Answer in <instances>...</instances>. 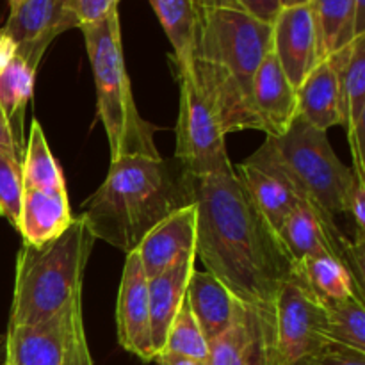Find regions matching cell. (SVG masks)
<instances>
[{"label": "cell", "instance_id": "42", "mask_svg": "<svg viewBox=\"0 0 365 365\" xmlns=\"http://www.w3.org/2000/svg\"><path fill=\"white\" fill-rule=\"evenodd\" d=\"M0 365H7L6 360H0Z\"/></svg>", "mask_w": 365, "mask_h": 365}, {"label": "cell", "instance_id": "7", "mask_svg": "<svg viewBox=\"0 0 365 365\" xmlns=\"http://www.w3.org/2000/svg\"><path fill=\"white\" fill-rule=\"evenodd\" d=\"M327 307L294 269L274 302L269 365H309L330 344Z\"/></svg>", "mask_w": 365, "mask_h": 365}, {"label": "cell", "instance_id": "25", "mask_svg": "<svg viewBox=\"0 0 365 365\" xmlns=\"http://www.w3.org/2000/svg\"><path fill=\"white\" fill-rule=\"evenodd\" d=\"M310 9L316 24L321 61L356 38L355 0H310Z\"/></svg>", "mask_w": 365, "mask_h": 365}, {"label": "cell", "instance_id": "34", "mask_svg": "<svg viewBox=\"0 0 365 365\" xmlns=\"http://www.w3.org/2000/svg\"><path fill=\"white\" fill-rule=\"evenodd\" d=\"M365 180L356 175V182L351 189V195L348 200V209L346 214L351 217L353 227H355V241H365Z\"/></svg>", "mask_w": 365, "mask_h": 365}, {"label": "cell", "instance_id": "5", "mask_svg": "<svg viewBox=\"0 0 365 365\" xmlns=\"http://www.w3.org/2000/svg\"><path fill=\"white\" fill-rule=\"evenodd\" d=\"M95 237L82 216L43 246L21 245L9 327L43 323L82 303V282Z\"/></svg>", "mask_w": 365, "mask_h": 365}, {"label": "cell", "instance_id": "39", "mask_svg": "<svg viewBox=\"0 0 365 365\" xmlns=\"http://www.w3.org/2000/svg\"><path fill=\"white\" fill-rule=\"evenodd\" d=\"M307 4H310V0H280V6H282V9H284V7L307 6Z\"/></svg>", "mask_w": 365, "mask_h": 365}, {"label": "cell", "instance_id": "6", "mask_svg": "<svg viewBox=\"0 0 365 365\" xmlns=\"http://www.w3.org/2000/svg\"><path fill=\"white\" fill-rule=\"evenodd\" d=\"M81 31L93 68L98 116L109 139L110 163L135 155L159 159L153 139L155 127L141 118L132 96L118 9Z\"/></svg>", "mask_w": 365, "mask_h": 365}, {"label": "cell", "instance_id": "29", "mask_svg": "<svg viewBox=\"0 0 365 365\" xmlns=\"http://www.w3.org/2000/svg\"><path fill=\"white\" fill-rule=\"evenodd\" d=\"M160 353H173V355L189 356V359L202 360L205 362L209 355V342L203 335L202 328L196 323L187 302L184 299L180 310L175 316L168 331L166 344Z\"/></svg>", "mask_w": 365, "mask_h": 365}, {"label": "cell", "instance_id": "33", "mask_svg": "<svg viewBox=\"0 0 365 365\" xmlns=\"http://www.w3.org/2000/svg\"><path fill=\"white\" fill-rule=\"evenodd\" d=\"M309 365H365V353L330 342Z\"/></svg>", "mask_w": 365, "mask_h": 365}, {"label": "cell", "instance_id": "26", "mask_svg": "<svg viewBox=\"0 0 365 365\" xmlns=\"http://www.w3.org/2000/svg\"><path fill=\"white\" fill-rule=\"evenodd\" d=\"M21 178L24 189L38 191H66V180L63 177L56 157L52 155L43 128L38 120L32 121L27 145L21 155Z\"/></svg>", "mask_w": 365, "mask_h": 365}, {"label": "cell", "instance_id": "9", "mask_svg": "<svg viewBox=\"0 0 365 365\" xmlns=\"http://www.w3.org/2000/svg\"><path fill=\"white\" fill-rule=\"evenodd\" d=\"M7 365H93L82 303L43 323L7 327Z\"/></svg>", "mask_w": 365, "mask_h": 365}, {"label": "cell", "instance_id": "20", "mask_svg": "<svg viewBox=\"0 0 365 365\" xmlns=\"http://www.w3.org/2000/svg\"><path fill=\"white\" fill-rule=\"evenodd\" d=\"M298 116L321 132L344 123L341 78L330 59H323L296 89Z\"/></svg>", "mask_w": 365, "mask_h": 365}, {"label": "cell", "instance_id": "10", "mask_svg": "<svg viewBox=\"0 0 365 365\" xmlns=\"http://www.w3.org/2000/svg\"><path fill=\"white\" fill-rule=\"evenodd\" d=\"M118 342L143 362L155 360L150 327L148 277L135 252L127 253L116 305Z\"/></svg>", "mask_w": 365, "mask_h": 365}, {"label": "cell", "instance_id": "31", "mask_svg": "<svg viewBox=\"0 0 365 365\" xmlns=\"http://www.w3.org/2000/svg\"><path fill=\"white\" fill-rule=\"evenodd\" d=\"M200 9H234L273 25L280 14V0H196Z\"/></svg>", "mask_w": 365, "mask_h": 365}, {"label": "cell", "instance_id": "23", "mask_svg": "<svg viewBox=\"0 0 365 365\" xmlns=\"http://www.w3.org/2000/svg\"><path fill=\"white\" fill-rule=\"evenodd\" d=\"M173 45V64L177 70L191 66L198 31L200 7L196 0H148Z\"/></svg>", "mask_w": 365, "mask_h": 365}, {"label": "cell", "instance_id": "32", "mask_svg": "<svg viewBox=\"0 0 365 365\" xmlns=\"http://www.w3.org/2000/svg\"><path fill=\"white\" fill-rule=\"evenodd\" d=\"M120 0H66L68 16L73 21V27L81 29L106 18L118 9Z\"/></svg>", "mask_w": 365, "mask_h": 365}, {"label": "cell", "instance_id": "3", "mask_svg": "<svg viewBox=\"0 0 365 365\" xmlns=\"http://www.w3.org/2000/svg\"><path fill=\"white\" fill-rule=\"evenodd\" d=\"M191 203L189 173L177 159L121 157L110 163L81 216L93 237L130 253L153 227Z\"/></svg>", "mask_w": 365, "mask_h": 365}, {"label": "cell", "instance_id": "35", "mask_svg": "<svg viewBox=\"0 0 365 365\" xmlns=\"http://www.w3.org/2000/svg\"><path fill=\"white\" fill-rule=\"evenodd\" d=\"M0 152L7 153L11 157H16L20 160L21 155H24V148H21L20 143L14 138L13 128H11V123L7 120L6 113H4L2 106H0Z\"/></svg>", "mask_w": 365, "mask_h": 365}, {"label": "cell", "instance_id": "37", "mask_svg": "<svg viewBox=\"0 0 365 365\" xmlns=\"http://www.w3.org/2000/svg\"><path fill=\"white\" fill-rule=\"evenodd\" d=\"M155 360L159 362V365H207L205 362H202V360H195L182 355H173V353H159Z\"/></svg>", "mask_w": 365, "mask_h": 365}, {"label": "cell", "instance_id": "1", "mask_svg": "<svg viewBox=\"0 0 365 365\" xmlns=\"http://www.w3.org/2000/svg\"><path fill=\"white\" fill-rule=\"evenodd\" d=\"M196 257L207 273L253 309L274 316V302L294 266L235 173L191 177Z\"/></svg>", "mask_w": 365, "mask_h": 365}, {"label": "cell", "instance_id": "24", "mask_svg": "<svg viewBox=\"0 0 365 365\" xmlns=\"http://www.w3.org/2000/svg\"><path fill=\"white\" fill-rule=\"evenodd\" d=\"M234 173L239 178V182L245 185L246 192L250 195L257 210L266 217L267 223L278 234L285 217L292 212L299 200L280 180L250 166V164H237V166H234Z\"/></svg>", "mask_w": 365, "mask_h": 365}, {"label": "cell", "instance_id": "17", "mask_svg": "<svg viewBox=\"0 0 365 365\" xmlns=\"http://www.w3.org/2000/svg\"><path fill=\"white\" fill-rule=\"evenodd\" d=\"M278 237L294 267L310 257L330 253L351 271V264H349L351 241H339L307 203L299 202L292 209V212L285 217L284 225L278 230Z\"/></svg>", "mask_w": 365, "mask_h": 365}, {"label": "cell", "instance_id": "28", "mask_svg": "<svg viewBox=\"0 0 365 365\" xmlns=\"http://www.w3.org/2000/svg\"><path fill=\"white\" fill-rule=\"evenodd\" d=\"M327 307V331L330 342L365 353L364 298L351 296Z\"/></svg>", "mask_w": 365, "mask_h": 365}, {"label": "cell", "instance_id": "38", "mask_svg": "<svg viewBox=\"0 0 365 365\" xmlns=\"http://www.w3.org/2000/svg\"><path fill=\"white\" fill-rule=\"evenodd\" d=\"M365 34V0H355V36Z\"/></svg>", "mask_w": 365, "mask_h": 365}, {"label": "cell", "instance_id": "40", "mask_svg": "<svg viewBox=\"0 0 365 365\" xmlns=\"http://www.w3.org/2000/svg\"><path fill=\"white\" fill-rule=\"evenodd\" d=\"M0 360H6V335L0 334Z\"/></svg>", "mask_w": 365, "mask_h": 365}, {"label": "cell", "instance_id": "36", "mask_svg": "<svg viewBox=\"0 0 365 365\" xmlns=\"http://www.w3.org/2000/svg\"><path fill=\"white\" fill-rule=\"evenodd\" d=\"M16 43L11 39V36L0 27V73L9 66L11 61L16 57Z\"/></svg>", "mask_w": 365, "mask_h": 365}, {"label": "cell", "instance_id": "11", "mask_svg": "<svg viewBox=\"0 0 365 365\" xmlns=\"http://www.w3.org/2000/svg\"><path fill=\"white\" fill-rule=\"evenodd\" d=\"M64 2L66 0H21L9 11V18L2 27L16 43V56L34 71L50 43L61 32L73 29Z\"/></svg>", "mask_w": 365, "mask_h": 365}, {"label": "cell", "instance_id": "2", "mask_svg": "<svg viewBox=\"0 0 365 365\" xmlns=\"http://www.w3.org/2000/svg\"><path fill=\"white\" fill-rule=\"evenodd\" d=\"M271 48V24L234 9H200L191 66L178 71L191 75L225 135L262 130L253 109L252 82Z\"/></svg>", "mask_w": 365, "mask_h": 365}, {"label": "cell", "instance_id": "30", "mask_svg": "<svg viewBox=\"0 0 365 365\" xmlns=\"http://www.w3.org/2000/svg\"><path fill=\"white\" fill-rule=\"evenodd\" d=\"M24 196L21 160L0 152V216L18 228Z\"/></svg>", "mask_w": 365, "mask_h": 365}, {"label": "cell", "instance_id": "21", "mask_svg": "<svg viewBox=\"0 0 365 365\" xmlns=\"http://www.w3.org/2000/svg\"><path fill=\"white\" fill-rule=\"evenodd\" d=\"M71 216L68 191H38L24 189L18 228L25 245L43 246L59 237L70 223Z\"/></svg>", "mask_w": 365, "mask_h": 365}, {"label": "cell", "instance_id": "8", "mask_svg": "<svg viewBox=\"0 0 365 365\" xmlns=\"http://www.w3.org/2000/svg\"><path fill=\"white\" fill-rule=\"evenodd\" d=\"M175 71L180 84L175 159L191 177L234 173L225 145L227 135L221 130L216 114L198 91L191 75Z\"/></svg>", "mask_w": 365, "mask_h": 365}, {"label": "cell", "instance_id": "15", "mask_svg": "<svg viewBox=\"0 0 365 365\" xmlns=\"http://www.w3.org/2000/svg\"><path fill=\"white\" fill-rule=\"evenodd\" d=\"M148 278L185 257L196 255V209L182 207L153 227L134 250Z\"/></svg>", "mask_w": 365, "mask_h": 365}, {"label": "cell", "instance_id": "41", "mask_svg": "<svg viewBox=\"0 0 365 365\" xmlns=\"http://www.w3.org/2000/svg\"><path fill=\"white\" fill-rule=\"evenodd\" d=\"M20 2H21V0H7V4H9V11H13L14 7H16Z\"/></svg>", "mask_w": 365, "mask_h": 365}, {"label": "cell", "instance_id": "14", "mask_svg": "<svg viewBox=\"0 0 365 365\" xmlns=\"http://www.w3.org/2000/svg\"><path fill=\"white\" fill-rule=\"evenodd\" d=\"M273 317L248 307L237 323L209 342L207 365H269Z\"/></svg>", "mask_w": 365, "mask_h": 365}, {"label": "cell", "instance_id": "13", "mask_svg": "<svg viewBox=\"0 0 365 365\" xmlns=\"http://www.w3.org/2000/svg\"><path fill=\"white\" fill-rule=\"evenodd\" d=\"M271 52L280 63L291 84L299 88L307 75L321 61L316 24L310 4L284 7L273 21V48Z\"/></svg>", "mask_w": 365, "mask_h": 365}, {"label": "cell", "instance_id": "16", "mask_svg": "<svg viewBox=\"0 0 365 365\" xmlns=\"http://www.w3.org/2000/svg\"><path fill=\"white\" fill-rule=\"evenodd\" d=\"M252 100L266 135H282L298 118V93L273 52L267 53L253 77Z\"/></svg>", "mask_w": 365, "mask_h": 365}, {"label": "cell", "instance_id": "18", "mask_svg": "<svg viewBox=\"0 0 365 365\" xmlns=\"http://www.w3.org/2000/svg\"><path fill=\"white\" fill-rule=\"evenodd\" d=\"M185 302L202 328L207 342L237 323L250 305L235 298L216 277L207 271H192L185 292Z\"/></svg>", "mask_w": 365, "mask_h": 365}, {"label": "cell", "instance_id": "19", "mask_svg": "<svg viewBox=\"0 0 365 365\" xmlns=\"http://www.w3.org/2000/svg\"><path fill=\"white\" fill-rule=\"evenodd\" d=\"M195 260L196 255L185 257L164 269L163 273L148 278L150 327H152V344L155 355L164 349L171 323L184 303L189 278L196 269Z\"/></svg>", "mask_w": 365, "mask_h": 365}, {"label": "cell", "instance_id": "22", "mask_svg": "<svg viewBox=\"0 0 365 365\" xmlns=\"http://www.w3.org/2000/svg\"><path fill=\"white\" fill-rule=\"evenodd\" d=\"M294 269L302 274L323 305L342 302L351 296L364 298V285H360L351 271L330 253L310 257Z\"/></svg>", "mask_w": 365, "mask_h": 365}, {"label": "cell", "instance_id": "4", "mask_svg": "<svg viewBox=\"0 0 365 365\" xmlns=\"http://www.w3.org/2000/svg\"><path fill=\"white\" fill-rule=\"evenodd\" d=\"M245 163L280 180L339 241L349 242L335 217L346 214L356 173L335 155L327 132L298 116L282 135H266Z\"/></svg>", "mask_w": 365, "mask_h": 365}, {"label": "cell", "instance_id": "12", "mask_svg": "<svg viewBox=\"0 0 365 365\" xmlns=\"http://www.w3.org/2000/svg\"><path fill=\"white\" fill-rule=\"evenodd\" d=\"M342 89V114L348 128L353 171L365 180V34L328 56Z\"/></svg>", "mask_w": 365, "mask_h": 365}, {"label": "cell", "instance_id": "27", "mask_svg": "<svg viewBox=\"0 0 365 365\" xmlns=\"http://www.w3.org/2000/svg\"><path fill=\"white\" fill-rule=\"evenodd\" d=\"M34 77L36 71L18 56L0 73V106L9 120L18 143L21 139L25 107L34 89Z\"/></svg>", "mask_w": 365, "mask_h": 365}]
</instances>
